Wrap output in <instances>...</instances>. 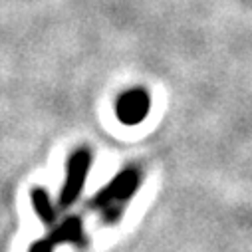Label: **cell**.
<instances>
[{
    "label": "cell",
    "instance_id": "2",
    "mask_svg": "<svg viewBox=\"0 0 252 252\" xmlns=\"http://www.w3.org/2000/svg\"><path fill=\"white\" fill-rule=\"evenodd\" d=\"M139 187V173L135 169H125L121 171L101 193L95 195L94 205L97 207H111L113 203L127 201L133 197V193Z\"/></svg>",
    "mask_w": 252,
    "mask_h": 252
},
{
    "label": "cell",
    "instance_id": "4",
    "mask_svg": "<svg viewBox=\"0 0 252 252\" xmlns=\"http://www.w3.org/2000/svg\"><path fill=\"white\" fill-rule=\"evenodd\" d=\"M54 244H60V242H76V244H82L84 242V226L80 222V219L76 217H70L62 222L58 228H52V234L48 236Z\"/></svg>",
    "mask_w": 252,
    "mask_h": 252
},
{
    "label": "cell",
    "instance_id": "1",
    "mask_svg": "<svg viewBox=\"0 0 252 252\" xmlns=\"http://www.w3.org/2000/svg\"><path fill=\"white\" fill-rule=\"evenodd\" d=\"M90 167H92V153L88 149H78L68 157L66 179H64V185H62L60 199H58L62 209H68L78 201L82 189L86 185Z\"/></svg>",
    "mask_w": 252,
    "mask_h": 252
},
{
    "label": "cell",
    "instance_id": "3",
    "mask_svg": "<svg viewBox=\"0 0 252 252\" xmlns=\"http://www.w3.org/2000/svg\"><path fill=\"white\" fill-rule=\"evenodd\" d=\"M149 111V95L143 90L123 94L117 101V115L123 123H139Z\"/></svg>",
    "mask_w": 252,
    "mask_h": 252
},
{
    "label": "cell",
    "instance_id": "6",
    "mask_svg": "<svg viewBox=\"0 0 252 252\" xmlns=\"http://www.w3.org/2000/svg\"><path fill=\"white\" fill-rule=\"evenodd\" d=\"M54 242L50 238H44V240H38V242H32L30 250L28 252H54Z\"/></svg>",
    "mask_w": 252,
    "mask_h": 252
},
{
    "label": "cell",
    "instance_id": "5",
    "mask_svg": "<svg viewBox=\"0 0 252 252\" xmlns=\"http://www.w3.org/2000/svg\"><path fill=\"white\" fill-rule=\"evenodd\" d=\"M30 201H32V207H34V213L38 215V219L46 226H54L56 224V209L44 189H32Z\"/></svg>",
    "mask_w": 252,
    "mask_h": 252
}]
</instances>
